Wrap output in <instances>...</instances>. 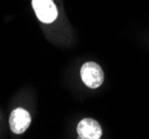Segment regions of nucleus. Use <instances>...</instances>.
<instances>
[{"label":"nucleus","mask_w":149,"mask_h":139,"mask_svg":"<svg viewBox=\"0 0 149 139\" xmlns=\"http://www.w3.org/2000/svg\"><path fill=\"white\" fill-rule=\"evenodd\" d=\"M30 115L24 108H17V109L13 110V113L10 114V118H9L10 129L13 133H17V135L25 133L28 129V127L30 126Z\"/></svg>","instance_id":"obj_3"},{"label":"nucleus","mask_w":149,"mask_h":139,"mask_svg":"<svg viewBox=\"0 0 149 139\" xmlns=\"http://www.w3.org/2000/svg\"><path fill=\"white\" fill-rule=\"evenodd\" d=\"M32 8L38 19L45 24H51L58 17V10L52 0H32Z\"/></svg>","instance_id":"obj_2"},{"label":"nucleus","mask_w":149,"mask_h":139,"mask_svg":"<svg viewBox=\"0 0 149 139\" xmlns=\"http://www.w3.org/2000/svg\"><path fill=\"white\" fill-rule=\"evenodd\" d=\"M80 76L84 83L91 89L98 88L104 82V72L101 67L98 63H93V61L82 65Z\"/></svg>","instance_id":"obj_1"},{"label":"nucleus","mask_w":149,"mask_h":139,"mask_svg":"<svg viewBox=\"0 0 149 139\" xmlns=\"http://www.w3.org/2000/svg\"><path fill=\"white\" fill-rule=\"evenodd\" d=\"M77 133L81 139H99L101 138L102 130L98 121L91 118H85L78 124Z\"/></svg>","instance_id":"obj_4"}]
</instances>
